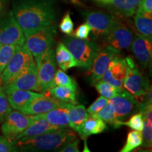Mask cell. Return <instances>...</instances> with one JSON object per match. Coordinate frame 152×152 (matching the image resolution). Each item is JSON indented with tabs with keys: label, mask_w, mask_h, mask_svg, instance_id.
<instances>
[{
	"label": "cell",
	"mask_w": 152,
	"mask_h": 152,
	"mask_svg": "<svg viewBox=\"0 0 152 152\" xmlns=\"http://www.w3.org/2000/svg\"><path fill=\"white\" fill-rule=\"evenodd\" d=\"M94 115L103 120L106 123H109V124L113 125L114 128H117L121 126L120 122L118 121L116 116H115L113 108L109 103H108L100 111L95 113Z\"/></svg>",
	"instance_id": "83f0119b"
},
{
	"label": "cell",
	"mask_w": 152,
	"mask_h": 152,
	"mask_svg": "<svg viewBox=\"0 0 152 152\" xmlns=\"http://www.w3.org/2000/svg\"><path fill=\"white\" fill-rule=\"evenodd\" d=\"M133 37L134 35L131 28L118 18L103 38L105 45L121 51L130 48Z\"/></svg>",
	"instance_id": "4fadbf2b"
},
{
	"label": "cell",
	"mask_w": 152,
	"mask_h": 152,
	"mask_svg": "<svg viewBox=\"0 0 152 152\" xmlns=\"http://www.w3.org/2000/svg\"><path fill=\"white\" fill-rule=\"evenodd\" d=\"M137 11L145 13H152V0H140Z\"/></svg>",
	"instance_id": "ab89813d"
},
{
	"label": "cell",
	"mask_w": 152,
	"mask_h": 152,
	"mask_svg": "<svg viewBox=\"0 0 152 152\" xmlns=\"http://www.w3.org/2000/svg\"><path fill=\"white\" fill-rule=\"evenodd\" d=\"M90 32L91 30L90 26L85 23L80 25L76 29L73 35L74 37L80 38V39H87L89 37V35H90Z\"/></svg>",
	"instance_id": "74e56055"
},
{
	"label": "cell",
	"mask_w": 152,
	"mask_h": 152,
	"mask_svg": "<svg viewBox=\"0 0 152 152\" xmlns=\"http://www.w3.org/2000/svg\"><path fill=\"white\" fill-rule=\"evenodd\" d=\"M108 103L111 104L118 121L124 122L132 114L139 111V102L135 96L125 90L121 89L115 96L109 99Z\"/></svg>",
	"instance_id": "52a82bcc"
},
{
	"label": "cell",
	"mask_w": 152,
	"mask_h": 152,
	"mask_svg": "<svg viewBox=\"0 0 152 152\" xmlns=\"http://www.w3.org/2000/svg\"><path fill=\"white\" fill-rule=\"evenodd\" d=\"M128 66L125 58L120 56H115L110 62L105 73L100 80L106 82L119 89L123 88V80L127 73Z\"/></svg>",
	"instance_id": "9a60e30c"
},
{
	"label": "cell",
	"mask_w": 152,
	"mask_h": 152,
	"mask_svg": "<svg viewBox=\"0 0 152 152\" xmlns=\"http://www.w3.org/2000/svg\"><path fill=\"white\" fill-rule=\"evenodd\" d=\"M33 121V115H27L17 110H11L2 122L1 132L6 137L15 141L16 137L32 124Z\"/></svg>",
	"instance_id": "8fae6325"
},
{
	"label": "cell",
	"mask_w": 152,
	"mask_h": 152,
	"mask_svg": "<svg viewBox=\"0 0 152 152\" xmlns=\"http://www.w3.org/2000/svg\"><path fill=\"white\" fill-rule=\"evenodd\" d=\"M33 59V55L25 44L23 45H16L14 54L0 75L1 83L5 84L9 82Z\"/></svg>",
	"instance_id": "ba28073f"
},
{
	"label": "cell",
	"mask_w": 152,
	"mask_h": 152,
	"mask_svg": "<svg viewBox=\"0 0 152 152\" xmlns=\"http://www.w3.org/2000/svg\"><path fill=\"white\" fill-rule=\"evenodd\" d=\"M125 60L128 70L123 80V88L137 98L144 96L151 90L149 80L142 75L130 56L125 58Z\"/></svg>",
	"instance_id": "5b68a950"
},
{
	"label": "cell",
	"mask_w": 152,
	"mask_h": 152,
	"mask_svg": "<svg viewBox=\"0 0 152 152\" xmlns=\"http://www.w3.org/2000/svg\"><path fill=\"white\" fill-rule=\"evenodd\" d=\"M69 116V127L80 134L82 128L87 117V109L83 105L71 104L68 109Z\"/></svg>",
	"instance_id": "603a6c76"
},
{
	"label": "cell",
	"mask_w": 152,
	"mask_h": 152,
	"mask_svg": "<svg viewBox=\"0 0 152 152\" xmlns=\"http://www.w3.org/2000/svg\"><path fill=\"white\" fill-rule=\"evenodd\" d=\"M152 13L137 11L134 18V23L137 31L144 37L151 39L152 37Z\"/></svg>",
	"instance_id": "cb8c5ba5"
},
{
	"label": "cell",
	"mask_w": 152,
	"mask_h": 152,
	"mask_svg": "<svg viewBox=\"0 0 152 152\" xmlns=\"http://www.w3.org/2000/svg\"><path fill=\"white\" fill-rule=\"evenodd\" d=\"M11 12L24 34L54 26L56 0H16Z\"/></svg>",
	"instance_id": "6da1fadb"
},
{
	"label": "cell",
	"mask_w": 152,
	"mask_h": 152,
	"mask_svg": "<svg viewBox=\"0 0 152 152\" xmlns=\"http://www.w3.org/2000/svg\"><path fill=\"white\" fill-rule=\"evenodd\" d=\"M37 68L38 80L41 93L45 94L55 86L54 77L56 72V59L52 48L49 49L35 60Z\"/></svg>",
	"instance_id": "8992f818"
},
{
	"label": "cell",
	"mask_w": 152,
	"mask_h": 152,
	"mask_svg": "<svg viewBox=\"0 0 152 152\" xmlns=\"http://www.w3.org/2000/svg\"><path fill=\"white\" fill-rule=\"evenodd\" d=\"M0 44L23 45V32L13 16L11 11L1 18L0 17Z\"/></svg>",
	"instance_id": "7c38bea8"
},
{
	"label": "cell",
	"mask_w": 152,
	"mask_h": 152,
	"mask_svg": "<svg viewBox=\"0 0 152 152\" xmlns=\"http://www.w3.org/2000/svg\"><path fill=\"white\" fill-rule=\"evenodd\" d=\"M9 0H0V17L2 15L4 11L8 4Z\"/></svg>",
	"instance_id": "60d3db41"
},
{
	"label": "cell",
	"mask_w": 152,
	"mask_h": 152,
	"mask_svg": "<svg viewBox=\"0 0 152 152\" xmlns=\"http://www.w3.org/2000/svg\"><path fill=\"white\" fill-rule=\"evenodd\" d=\"M118 54H121V51L109 45H106L105 47L101 49L90 68V78L93 84L100 80L103 74L109 67L110 62Z\"/></svg>",
	"instance_id": "5bb4252c"
},
{
	"label": "cell",
	"mask_w": 152,
	"mask_h": 152,
	"mask_svg": "<svg viewBox=\"0 0 152 152\" xmlns=\"http://www.w3.org/2000/svg\"><path fill=\"white\" fill-rule=\"evenodd\" d=\"M108 101H109L108 99L101 95L99 97H98L95 102L91 104L90 107L87 109V112L89 114H95L98 113L108 104Z\"/></svg>",
	"instance_id": "8d00e7d4"
},
{
	"label": "cell",
	"mask_w": 152,
	"mask_h": 152,
	"mask_svg": "<svg viewBox=\"0 0 152 152\" xmlns=\"http://www.w3.org/2000/svg\"><path fill=\"white\" fill-rule=\"evenodd\" d=\"M95 87H96V90H97V92L102 96H104L108 99L115 96L119 92V90H121V89L117 88V87H114L113 85L102 80H99L96 83H95Z\"/></svg>",
	"instance_id": "4dcf8cb0"
},
{
	"label": "cell",
	"mask_w": 152,
	"mask_h": 152,
	"mask_svg": "<svg viewBox=\"0 0 152 152\" xmlns=\"http://www.w3.org/2000/svg\"><path fill=\"white\" fill-rule=\"evenodd\" d=\"M106 129V123L94 114H89L82 128L80 136L86 139L92 134H97L103 132Z\"/></svg>",
	"instance_id": "7402d4cb"
},
{
	"label": "cell",
	"mask_w": 152,
	"mask_h": 152,
	"mask_svg": "<svg viewBox=\"0 0 152 152\" xmlns=\"http://www.w3.org/2000/svg\"><path fill=\"white\" fill-rule=\"evenodd\" d=\"M55 59L58 66L64 71H66L70 68L77 66V62L73 56L64 43H59L57 45Z\"/></svg>",
	"instance_id": "d4e9b609"
},
{
	"label": "cell",
	"mask_w": 152,
	"mask_h": 152,
	"mask_svg": "<svg viewBox=\"0 0 152 152\" xmlns=\"http://www.w3.org/2000/svg\"><path fill=\"white\" fill-rule=\"evenodd\" d=\"M2 87L11 108L19 111H21L22 109L35 98L44 95L42 93L30 90H19L6 86H2Z\"/></svg>",
	"instance_id": "e0dca14e"
},
{
	"label": "cell",
	"mask_w": 152,
	"mask_h": 152,
	"mask_svg": "<svg viewBox=\"0 0 152 152\" xmlns=\"http://www.w3.org/2000/svg\"><path fill=\"white\" fill-rule=\"evenodd\" d=\"M85 22L90 26L94 37H104L118 20L111 13L101 11H87L84 14Z\"/></svg>",
	"instance_id": "30bf717a"
},
{
	"label": "cell",
	"mask_w": 152,
	"mask_h": 152,
	"mask_svg": "<svg viewBox=\"0 0 152 152\" xmlns=\"http://www.w3.org/2000/svg\"><path fill=\"white\" fill-rule=\"evenodd\" d=\"M97 1L111 14L128 18L135 14L140 0H97Z\"/></svg>",
	"instance_id": "ac0fdd59"
},
{
	"label": "cell",
	"mask_w": 152,
	"mask_h": 152,
	"mask_svg": "<svg viewBox=\"0 0 152 152\" xmlns=\"http://www.w3.org/2000/svg\"><path fill=\"white\" fill-rule=\"evenodd\" d=\"M80 143L79 140H72V141L68 142L61 147L59 148L57 151L60 152H78V145Z\"/></svg>",
	"instance_id": "f35d334b"
},
{
	"label": "cell",
	"mask_w": 152,
	"mask_h": 152,
	"mask_svg": "<svg viewBox=\"0 0 152 152\" xmlns=\"http://www.w3.org/2000/svg\"><path fill=\"white\" fill-rule=\"evenodd\" d=\"M74 3H78V0H71Z\"/></svg>",
	"instance_id": "b9f144b4"
},
{
	"label": "cell",
	"mask_w": 152,
	"mask_h": 152,
	"mask_svg": "<svg viewBox=\"0 0 152 152\" xmlns=\"http://www.w3.org/2000/svg\"><path fill=\"white\" fill-rule=\"evenodd\" d=\"M144 120L142 112L132 114V116L128 121L121 123V125H127L132 130L141 131L143 130Z\"/></svg>",
	"instance_id": "1f68e13d"
},
{
	"label": "cell",
	"mask_w": 152,
	"mask_h": 152,
	"mask_svg": "<svg viewBox=\"0 0 152 152\" xmlns=\"http://www.w3.org/2000/svg\"><path fill=\"white\" fill-rule=\"evenodd\" d=\"M71 104L62 102L61 104L47 113L38 114L45 118L51 124L58 128H67L69 127V116L68 109Z\"/></svg>",
	"instance_id": "44dd1931"
},
{
	"label": "cell",
	"mask_w": 152,
	"mask_h": 152,
	"mask_svg": "<svg viewBox=\"0 0 152 152\" xmlns=\"http://www.w3.org/2000/svg\"><path fill=\"white\" fill-rule=\"evenodd\" d=\"M56 31V27L52 26L24 33L25 45L33 55L34 60L52 48Z\"/></svg>",
	"instance_id": "277c9868"
},
{
	"label": "cell",
	"mask_w": 152,
	"mask_h": 152,
	"mask_svg": "<svg viewBox=\"0 0 152 152\" xmlns=\"http://www.w3.org/2000/svg\"><path fill=\"white\" fill-rule=\"evenodd\" d=\"M61 103L62 102H60L54 98L48 97L44 94L32 100L20 112L30 115H38V114L47 113L56 109Z\"/></svg>",
	"instance_id": "d6986e66"
},
{
	"label": "cell",
	"mask_w": 152,
	"mask_h": 152,
	"mask_svg": "<svg viewBox=\"0 0 152 152\" xmlns=\"http://www.w3.org/2000/svg\"><path fill=\"white\" fill-rule=\"evenodd\" d=\"M18 151L16 141L11 140L4 135H0V152Z\"/></svg>",
	"instance_id": "d590c367"
},
{
	"label": "cell",
	"mask_w": 152,
	"mask_h": 152,
	"mask_svg": "<svg viewBox=\"0 0 152 152\" xmlns=\"http://www.w3.org/2000/svg\"><path fill=\"white\" fill-rule=\"evenodd\" d=\"M131 51L139 64L143 68H147L151 61V40L140 34L136 33L130 45Z\"/></svg>",
	"instance_id": "2e32d148"
},
{
	"label": "cell",
	"mask_w": 152,
	"mask_h": 152,
	"mask_svg": "<svg viewBox=\"0 0 152 152\" xmlns=\"http://www.w3.org/2000/svg\"><path fill=\"white\" fill-rule=\"evenodd\" d=\"M0 81H1V80H0ZM0 83H1V82H0Z\"/></svg>",
	"instance_id": "7bdbcfd3"
},
{
	"label": "cell",
	"mask_w": 152,
	"mask_h": 152,
	"mask_svg": "<svg viewBox=\"0 0 152 152\" xmlns=\"http://www.w3.org/2000/svg\"><path fill=\"white\" fill-rule=\"evenodd\" d=\"M75 134L66 128L43 133L33 137L20 139L16 141L18 151H49L58 149L75 140Z\"/></svg>",
	"instance_id": "7a4b0ae2"
},
{
	"label": "cell",
	"mask_w": 152,
	"mask_h": 152,
	"mask_svg": "<svg viewBox=\"0 0 152 152\" xmlns=\"http://www.w3.org/2000/svg\"><path fill=\"white\" fill-rule=\"evenodd\" d=\"M64 44L68 49L77 62V66L90 69L92 62L102 47L94 41L68 36L64 39Z\"/></svg>",
	"instance_id": "3957f363"
},
{
	"label": "cell",
	"mask_w": 152,
	"mask_h": 152,
	"mask_svg": "<svg viewBox=\"0 0 152 152\" xmlns=\"http://www.w3.org/2000/svg\"><path fill=\"white\" fill-rule=\"evenodd\" d=\"M16 45L0 44V75L13 56Z\"/></svg>",
	"instance_id": "f1b7e54d"
},
{
	"label": "cell",
	"mask_w": 152,
	"mask_h": 152,
	"mask_svg": "<svg viewBox=\"0 0 152 152\" xmlns=\"http://www.w3.org/2000/svg\"><path fill=\"white\" fill-rule=\"evenodd\" d=\"M49 92L53 97L60 102L72 104H77V89L56 85L51 88Z\"/></svg>",
	"instance_id": "484cf974"
},
{
	"label": "cell",
	"mask_w": 152,
	"mask_h": 152,
	"mask_svg": "<svg viewBox=\"0 0 152 152\" xmlns=\"http://www.w3.org/2000/svg\"><path fill=\"white\" fill-rule=\"evenodd\" d=\"M144 120V128L142 130V144L145 148H151L152 145V121Z\"/></svg>",
	"instance_id": "836d02e7"
},
{
	"label": "cell",
	"mask_w": 152,
	"mask_h": 152,
	"mask_svg": "<svg viewBox=\"0 0 152 152\" xmlns=\"http://www.w3.org/2000/svg\"><path fill=\"white\" fill-rule=\"evenodd\" d=\"M142 144V134L141 131L133 130L128 133L126 142L121 152H130L141 146Z\"/></svg>",
	"instance_id": "4316f807"
},
{
	"label": "cell",
	"mask_w": 152,
	"mask_h": 152,
	"mask_svg": "<svg viewBox=\"0 0 152 152\" xmlns=\"http://www.w3.org/2000/svg\"><path fill=\"white\" fill-rule=\"evenodd\" d=\"M33 118V123L30 124L24 131H23L19 135L17 136L15 141L20 140V139L33 137L39 135L43 133L61 129L55 127L45 118L40 116L39 115H34Z\"/></svg>",
	"instance_id": "ffe728a7"
},
{
	"label": "cell",
	"mask_w": 152,
	"mask_h": 152,
	"mask_svg": "<svg viewBox=\"0 0 152 152\" xmlns=\"http://www.w3.org/2000/svg\"><path fill=\"white\" fill-rule=\"evenodd\" d=\"M12 108L9 103L7 95L2 87H0V122H3L10 113Z\"/></svg>",
	"instance_id": "d6a6232c"
},
{
	"label": "cell",
	"mask_w": 152,
	"mask_h": 152,
	"mask_svg": "<svg viewBox=\"0 0 152 152\" xmlns=\"http://www.w3.org/2000/svg\"><path fill=\"white\" fill-rule=\"evenodd\" d=\"M74 23L72 20L71 15L68 12L63 17L61 21L59 24V29L63 33L68 35H72L73 33Z\"/></svg>",
	"instance_id": "e575fe53"
},
{
	"label": "cell",
	"mask_w": 152,
	"mask_h": 152,
	"mask_svg": "<svg viewBox=\"0 0 152 152\" xmlns=\"http://www.w3.org/2000/svg\"><path fill=\"white\" fill-rule=\"evenodd\" d=\"M3 86L41 92L40 85L38 80L37 68L35 60L32 61L26 68L9 82L4 84Z\"/></svg>",
	"instance_id": "9c48e42d"
},
{
	"label": "cell",
	"mask_w": 152,
	"mask_h": 152,
	"mask_svg": "<svg viewBox=\"0 0 152 152\" xmlns=\"http://www.w3.org/2000/svg\"><path fill=\"white\" fill-rule=\"evenodd\" d=\"M54 83L55 86H66L77 89V83L74 79L67 75L61 69L57 70L56 72H55Z\"/></svg>",
	"instance_id": "f546056e"
}]
</instances>
